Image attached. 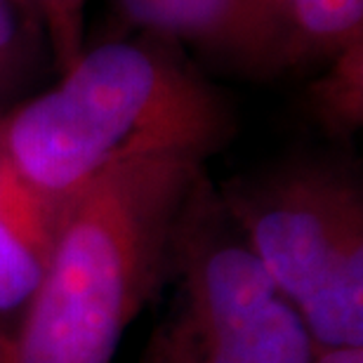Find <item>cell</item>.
<instances>
[{
  "instance_id": "cell-4",
  "label": "cell",
  "mask_w": 363,
  "mask_h": 363,
  "mask_svg": "<svg viewBox=\"0 0 363 363\" xmlns=\"http://www.w3.org/2000/svg\"><path fill=\"white\" fill-rule=\"evenodd\" d=\"M172 297L137 363H309L314 340L276 293L208 179L182 229Z\"/></svg>"
},
{
  "instance_id": "cell-5",
  "label": "cell",
  "mask_w": 363,
  "mask_h": 363,
  "mask_svg": "<svg viewBox=\"0 0 363 363\" xmlns=\"http://www.w3.org/2000/svg\"><path fill=\"white\" fill-rule=\"evenodd\" d=\"M135 24L172 35L248 74L300 62L283 0H121Z\"/></svg>"
},
{
  "instance_id": "cell-2",
  "label": "cell",
  "mask_w": 363,
  "mask_h": 363,
  "mask_svg": "<svg viewBox=\"0 0 363 363\" xmlns=\"http://www.w3.org/2000/svg\"><path fill=\"white\" fill-rule=\"evenodd\" d=\"M234 135L227 101L142 43L85 50L62 81L0 118V140L33 186L64 201L106 170L158 156L206 163Z\"/></svg>"
},
{
  "instance_id": "cell-6",
  "label": "cell",
  "mask_w": 363,
  "mask_h": 363,
  "mask_svg": "<svg viewBox=\"0 0 363 363\" xmlns=\"http://www.w3.org/2000/svg\"><path fill=\"white\" fill-rule=\"evenodd\" d=\"M62 201L19 172L0 140V314L24 309L52 252Z\"/></svg>"
},
{
  "instance_id": "cell-12",
  "label": "cell",
  "mask_w": 363,
  "mask_h": 363,
  "mask_svg": "<svg viewBox=\"0 0 363 363\" xmlns=\"http://www.w3.org/2000/svg\"><path fill=\"white\" fill-rule=\"evenodd\" d=\"M12 5H17V7H21L24 12H28V14H35L33 12V0H10Z\"/></svg>"
},
{
  "instance_id": "cell-8",
  "label": "cell",
  "mask_w": 363,
  "mask_h": 363,
  "mask_svg": "<svg viewBox=\"0 0 363 363\" xmlns=\"http://www.w3.org/2000/svg\"><path fill=\"white\" fill-rule=\"evenodd\" d=\"M316 118L337 135L354 133L363 121V40L330 57V71L311 90Z\"/></svg>"
},
{
  "instance_id": "cell-9",
  "label": "cell",
  "mask_w": 363,
  "mask_h": 363,
  "mask_svg": "<svg viewBox=\"0 0 363 363\" xmlns=\"http://www.w3.org/2000/svg\"><path fill=\"white\" fill-rule=\"evenodd\" d=\"M33 12L45 24L57 62L67 71L85 52V0H33Z\"/></svg>"
},
{
  "instance_id": "cell-7",
  "label": "cell",
  "mask_w": 363,
  "mask_h": 363,
  "mask_svg": "<svg viewBox=\"0 0 363 363\" xmlns=\"http://www.w3.org/2000/svg\"><path fill=\"white\" fill-rule=\"evenodd\" d=\"M302 57H333L363 40V0H283Z\"/></svg>"
},
{
  "instance_id": "cell-10",
  "label": "cell",
  "mask_w": 363,
  "mask_h": 363,
  "mask_svg": "<svg viewBox=\"0 0 363 363\" xmlns=\"http://www.w3.org/2000/svg\"><path fill=\"white\" fill-rule=\"evenodd\" d=\"M17 62V26H14V5L0 0V78L7 76Z\"/></svg>"
},
{
  "instance_id": "cell-11",
  "label": "cell",
  "mask_w": 363,
  "mask_h": 363,
  "mask_svg": "<svg viewBox=\"0 0 363 363\" xmlns=\"http://www.w3.org/2000/svg\"><path fill=\"white\" fill-rule=\"evenodd\" d=\"M0 363H14V345L12 337H0Z\"/></svg>"
},
{
  "instance_id": "cell-3",
  "label": "cell",
  "mask_w": 363,
  "mask_h": 363,
  "mask_svg": "<svg viewBox=\"0 0 363 363\" xmlns=\"http://www.w3.org/2000/svg\"><path fill=\"white\" fill-rule=\"evenodd\" d=\"M217 196L314 345L363 347V194L354 175L300 161Z\"/></svg>"
},
{
  "instance_id": "cell-13",
  "label": "cell",
  "mask_w": 363,
  "mask_h": 363,
  "mask_svg": "<svg viewBox=\"0 0 363 363\" xmlns=\"http://www.w3.org/2000/svg\"><path fill=\"white\" fill-rule=\"evenodd\" d=\"M5 335H7V333H5V330H0V337H5Z\"/></svg>"
},
{
  "instance_id": "cell-1",
  "label": "cell",
  "mask_w": 363,
  "mask_h": 363,
  "mask_svg": "<svg viewBox=\"0 0 363 363\" xmlns=\"http://www.w3.org/2000/svg\"><path fill=\"white\" fill-rule=\"evenodd\" d=\"M203 163H123L62 201L43 279L12 337L14 363H111L133 321L170 288Z\"/></svg>"
}]
</instances>
